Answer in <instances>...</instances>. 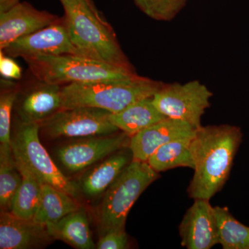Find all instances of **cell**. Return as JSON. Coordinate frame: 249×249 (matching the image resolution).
I'll list each match as a JSON object with an SVG mask.
<instances>
[{
  "mask_svg": "<svg viewBox=\"0 0 249 249\" xmlns=\"http://www.w3.org/2000/svg\"><path fill=\"white\" fill-rule=\"evenodd\" d=\"M129 240L125 230L111 231L101 236L98 249H125L129 248Z\"/></svg>",
  "mask_w": 249,
  "mask_h": 249,
  "instance_id": "cell-26",
  "label": "cell"
},
{
  "mask_svg": "<svg viewBox=\"0 0 249 249\" xmlns=\"http://www.w3.org/2000/svg\"><path fill=\"white\" fill-rule=\"evenodd\" d=\"M160 178L147 162L133 160L106 190L98 211L100 235L124 230L127 215L143 191Z\"/></svg>",
  "mask_w": 249,
  "mask_h": 249,
  "instance_id": "cell-5",
  "label": "cell"
},
{
  "mask_svg": "<svg viewBox=\"0 0 249 249\" xmlns=\"http://www.w3.org/2000/svg\"><path fill=\"white\" fill-rule=\"evenodd\" d=\"M52 240L45 225L18 217L10 211L1 212L0 249L37 248Z\"/></svg>",
  "mask_w": 249,
  "mask_h": 249,
  "instance_id": "cell-15",
  "label": "cell"
},
{
  "mask_svg": "<svg viewBox=\"0 0 249 249\" xmlns=\"http://www.w3.org/2000/svg\"><path fill=\"white\" fill-rule=\"evenodd\" d=\"M110 114L96 107L62 109L40 123V129L52 139L109 135L120 131L109 121Z\"/></svg>",
  "mask_w": 249,
  "mask_h": 249,
  "instance_id": "cell-8",
  "label": "cell"
},
{
  "mask_svg": "<svg viewBox=\"0 0 249 249\" xmlns=\"http://www.w3.org/2000/svg\"><path fill=\"white\" fill-rule=\"evenodd\" d=\"M193 137L175 139L161 145L149 157L147 163L158 173L180 167L194 170L191 151Z\"/></svg>",
  "mask_w": 249,
  "mask_h": 249,
  "instance_id": "cell-21",
  "label": "cell"
},
{
  "mask_svg": "<svg viewBox=\"0 0 249 249\" xmlns=\"http://www.w3.org/2000/svg\"><path fill=\"white\" fill-rule=\"evenodd\" d=\"M130 137L124 132L71 142L58 149L57 156L70 172H78L115 152L128 148Z\"/></svg>",
  "mask_w": 249,
  "mask_h": 249,
  "instance_id": "cell-10",
  "label": "cell"
},
{
  "mask_svg": "<svg viewBox=\"0 0 249 249\" xmlns=\"http://www.w3.org/2000/svg\"><path fill=\"white\" fill-rule=\"evenodd\" d=\"M19 2H20L19 0H0V14L12 9Z\"/></svg>",
  "mask_w": 249,
  "mask_h": 249,
  "instance_id": "cell-28",
  "label": "cell"
},
{
  "mask_svg": "<svg viewBox=\"0 0 249 249\" xmlns=\"http://www.w3.org/2000/svg\"><path fill=\"white\" fill-rule=\"evenodd\" d=\"M77 55L134 70L115 32L92 0H59Z\"/></svg>",
  "mask_w": 249,
  "mask_h": 249,
  "instance_id": "cell-2",
  "label": "cell"
},
{
  "mask_svg": "<svg viewBox=\"0 0 249 249\" xmlns=\"http://www.w3.org/2000/svg\"><path fill=\"white\" fill-rule=\"evenodd\" d=\"M0 149H12L11 115L20 85L13 80L1 78L0 81Z\"/></svg>",
  "mask_w": 249,
  "mask_h": 249,
  "instance_id": "cell-24",
  "label": "cell"
},
{
  "mask_svg": "<svg viewBox=\"0 0 249 249\" xmlns=\"http://www.w3.org/2000/svg\"><path fill=\"white\" fill-rule=\"evenodd\" d=\"M1 51L13 58L65 54L77 55L64 17H59L47 27L18 39Z\"/></svg>",
  "mask_w": 249,
  "mask_h": 249,
  "instance_id": "cell-9",
  "label": "cell"
},
{
  "mask_svg": "<svg viewBox=\"0 0 249 249\" xmlns=\"http://www.w3.org/2000/svg\"><path fill=\"white\" fill-rule=\"evenodd\" d=\"M14 107L19 122L40 124L62 109V85L35 78L26 88L19 87Z\"/></svg>",
  "mask_w": 249,
  "mask_h": 249,
  "instance_id": "cell-11",
  "label": "cell"
},
{
  "mask_svg": "<svg viewBox=\"0 0 249 249\" xmlns=\"http://www.w3.org/2000/svg\"><path fill=\"white\" fill-rule=\"evenodd\" d=\"M24 60L34 78L59 85L124 80L137 75L134 70L73 54L40 55Z\"/></svg>",
  "mask_w": 249,
  "mask_h": 249,
  "instance_id": "cell-4",
  "label": "cell"
},
{
  "mask_svg": "<svg viewBox=\"0 0 249 249\" xmlns=\"http://www.w3.org/2000/svg\"><path fill=\"white\" fill-rule=\"evenodd\" d=\"M242 130L231 124L201 126L191 142L194 175L187 189L193 199L210 200L229 178L241 142Z\"/></svg>",
  "mask_w": 249,
  "mask_h": 249,
  "instance_id": "cell-1",
  "label": "cell"
},
{
  "mask_svg": "<svg viewBox=\"0 0 249 249\" xmlns=\"http://www.w3.org/2000/svg\"><path fill=\"white\" fill-rule=\"evenodd\" d=\"M196 129L185 121L166 117L131 137L128 147L133 160L147 162L161 145L175 139L193 137Z\"/></svg>",
  "mask_w": 249,
  "mask_h": 249,
  "instance_id": "cell-13",
  "label": "cell"
},
{
  "mask_svg": "<svg viewBox=\"0 0 249 249\" xmlns=\"http://www.w3.org/2000/svg\"><path fill=\"white\" fill-rule=\"evenodd\" d=\"M212 96L209 88L196 80L183 84H163L154 95L152 103L165 117L185 121L199 129Z\"/></svg>",
  "mask_w": 249,
  "mask_h": 249,
  "instance_id": "cell-7",
  "label": "cell"
},
{
  "mask_svg": "<svg viewBox=\"0 0 249 249\" xmlns=\"http://www.w3.org/2000/svg\"><path fill=\"white\" fill-rule=\"evenodd\" d=\"M163 84L137 74L127 79L62 85V109L89 107L117 113L140 100L153 97Z\"/></svg>",
  "mask_w": 249,
  "mask_h": 249,
  "instance_id": "cell-3",
  "label": "cell"
},
{
  "mask_svg": "<svg viewBox=\"0 0 249 249\" xmlns=\"http://www.w3.org/2000/svg\"><path fill=\"white\" fill-rule=\"evenodd\" d=\"M208 199H195L180 223L181 245L187 249H210L218 245L214 208Z\"/></svg>",
  "mask_w": 249,
  "mask_h": 249,
  "instance_id": "cell-12",
  "label": "cell"
},
{
  "mask_svg": "<svg viewBox=\"0 0 249 249\" xmlns=\"http://www.w3.org/2000/svg\"><path fill=\"white\" fill-rule=\"evenodd\" d=\"M22 182L15 196L10 212L24 219H33L40 202L42 183L22 160L15 158Z\"/></svg>",
  "mask_w": 249,
  "mask_h": 249,
  "instance_id": "cell-20",
  "label": "cell"
},
{
  "mask_svg": "<svg viewBox=\"0 0 249 249\" xmlns=\"http://www.w3.org/2000/svg\"><path fill=\"white\" fill-rule=\"evenodd\" d=\"M75 197L55 187L42 183L38 207L34 215V222L45 225L55 222L80 209Z\"/></svg>",
  "mask_w": 249,
  "mask_h": 249,
  "instance_id": "cell-19",
  "label": "cell"
},
{
  "mask_svg": "<svg viewBox=\"0 0 249 249\" xmlns=\"http://www.w3.org/2000/svg\"><path fill=\"white\" fill-rule=\"evenodd\" d=\"M214 208L218 244L224 249H249V227L238 222L227 207Z\"/></svg>",
  "mask_w": 249,
  "mask_h": 249,
  "instance_id": "cell-22",
  "label": "cell"
},
{
  "mask_svg": "<svg viewBox=\"0 0 249 249\" xmlns=\"http://www.w3.org/2000/svg\"><path fill=\"white\" fill-rule=\"evenodd\" d=\"M39 124L18 123L11 139L13 155L22 160L42 183L76 197L78 188L55 165L39 138Z\"/></svg>",
  "mask_w": 249,
  "mask_h": 249,
  "instance_id": "cell-6",
  "label": "cell"
},
{
  "mask_svg": "<svg viewBox=\"0 0 249 249\" xmlns=\"http://www.w3.org/2000/svg\"><path fill=\"white\" fill-rule=\"evenodd\" d=\"M58 18L26 1L19 2L0 14V51L18 39L47 27Z\"/></svg>",
  "mask_w": 249,
  "mask_h": 249,
  "instance_id": "cell-14",
  "label": "cell"
},
{
  "mask_svg": "<svg viewBox=\"0 0 249 249\" xmlns=\"http://www.w3.org/2000/svg\"><path fill=\"white\" fill-rule=\"evenodd\" d=\"M147 16L158 21H170L181 11L186 0H134Z\"/></svg>",
  "mask_w": 249,
  "mask_h": 249,
  "instance_id": "cell-25",
  "label": "cell"
},
{
  "mask_svg": "<svg viewBox=\"0 0 249 249\" xmlns=\"http://www.w3.org/2000/svg\"><path fill=\"white\" fill-rule=\"evenodd\" d=\"M165 118L154 106L151 97L140 100L119 112L111 113L109 121L131 137Z\"/></svg>",
  "mask_w": 249,
  "mask_h": 249,
  "instance_id": "cell-18",
  "label": "cell"
},
{
  "mask_svg": "<svg viewBox=\"0 0 249 249\" xmlns=\"http://www.w3.org/2000/svg\"><path fill=\"white\" fill-rule=\"evenodd\" d=\"M52 240L66 242L78 249H93V243L89 220L86 211L80 208L55 222L46 224Z\"/></svg>",
  "mask_w": 249,
  "mask_h": 249,
  "instance_id": "cell-16",
  "label": "cell"
},
{
  "mask_svg": "<svg viewBox=\"0 0 249 249\" xmlns=\"http://www.w3.org/2000/svg\"><path fill=\"white\" fill-rule=\"evenodd\" d=\"M0 73L3 78L19 80L22 78V69L14 59L0 52Z\"/></svg>",
  "mask_w": 249,
  "mask_h": 249,
  "instance_id": "cell-27",
  "label": "cell"
},
{
  "mask_svg": "<svg viewBox=\"0 0 249 249\" xmlns=\"http://www.w3.org/2000/svg\"><path fill=\"white\" fill-rule=\"evenodd\" d=\"M22 182L12 149H0V207L1 212L11 211L15 196Z\"/></svg>",
  "mask_w": 249,
  "mask_h": 249,
  "instance_id": "cell-23",
  "label": "cell"
},
{
  "mask_svg": "<svg viewBox=\"0 0 249 249\" xmlns=\"http://www.w3.org/2000/svg\"><path fill=\"white\" fill-rule=\"evenodd\" d=\"M132 160L129 147L127 150L124 148L112 154L83 178V193L89 196H98L105 193Z\"/></svg>",
  "mask_w": 249,
  "mask_h": 249,
  "instance_id": "cell-17",
  "label": "cell"
}]
</instances>
